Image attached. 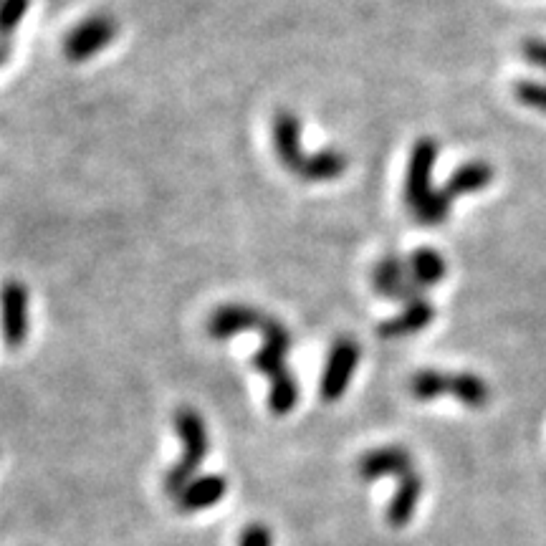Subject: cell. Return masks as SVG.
<instances>
[{
    "label": "cell",
    "mask_w": 546,
    "mask_h": 546,
    "mask_svg": "<svg viewBox=\"0 0 546 546\" xmlns=\"http://www.w3.org/2000/svg\"><path fill=\"white\" fill-rule=\"evenodd\" d=\"M13 54V38H0V66H6V61Z\"/></svg>",
    "instance_id": "cell-23"
},
{
    "label": "cell",
    "mask_w": 546,
    "mask_h": 546,
    "mask_svg": "<svg viewBox=\"0 0 546 546\" xmlns=\"http://www.w3.org/2000/svg\"><path fill=\"white\" fill-rule=\"evenodd\" d=\"M119 36L117 18L109 13H91L76 23L64 38V56L71 64H84L97 54L107 51Z\"/></svg>",
    "instance_id": "cell-3"
},
{
    "label": "cell",
    "mask_w": 546,
    "mask_h": 546,
    "mask_svg": "<svg viewBox=\"0 0 546 546\" xmlns=\"http://www.w3.org/2000/svg\"><path fill=\"white\" fill-rule=\"evenodd\" d=\"M301 119L299 114H294L291 109H281L273 117V127H271V140H273V150H276V157H279L281 165L294 175V170L299 167V162L304 160L309 152H304L301 147Z\"/></svg>",
    "instance_id": "cell-9"
},
{
    "label": "cell",
    "mask_w": 546,
    "mask_h": 546,
    "mask_svg": "<svg viewBox=\"0 0 546 546\" xmlns=\"http://www.w3.org/2000/svg\"><path fill=\"white\" fill-rule=\"evenodd\" d=\"M433 319H435L433 304H430L425 296H420V299L410 301V304H402L400 314L390 316V319L377 324V337L380 339L413 337V334L428 329Z\"/></svg>",
    "instance_id": "cell-11"
},
{
    "label": "cell",
    "mask_w": 546,
    "mask_h": 546,
    "mask_svg": "<svg viewBox=\"0 0 546 546\" xmlns=\"http://www.w3.org/2000/svg\"><path fill=\"white\" fill-rule=\"evenodd\" d=\"M445 372L440 370H420L415 372L413 380H410V392H413L415 400H435V397L445 395Z\"/></svg>",
    "instance_id": "cell-18"
},
{
    "label": "cell",
    "mask_w": 546,
    "mask_h": 546,
    "mask_svg": "<svg viewBox=\"0 0 546 546\" xmlns=\"http://www.w3.org/2000/svg\"><path fill=\"white\" fill-rule=\"evenodd\" d=\"M0 334L8 349H21L31 334V296L23 281L0 284Z\"/></svg>",
    "instance_id": "cell-4"
},
{
    "label": "cell",
    "mask_w": 546,
    "mask_h": 546,
    "mask_svg": "<svg viewBox=\"0 0 546 546\" xmlns=\"http://www.w3.org/2000/svg\"><path fill=\"white\" fill-rule=\"evenodd\" d=\"M407 268H410V276H413L415 284L423 291L433 289V286H438L448 276V263H445V258L435 248H415L407 256Z\"/></svg>",
    "instance_id": "cell-17"
},
{
    "label": "cell",
    "mask_w": 546,
    "mask_h": 546,
    "mask_svg": "<svg viewBox=\"0 0 546 546\" xmlns=\"http://www.w3.org/2000/svg\"><path fill=\"white\" fill-rule=\"evenodd\" d=\"M349 160L344 152L327 147V150L309 152L304 160L299 162V167L294 170V175L304 182H332L337 177H342L347 172Z\"/></svg>",
    "instance_id": "cell-13"
},
{
    "label": "cell",
    "mask_w": 546,
    "mask_h": 546,
    "mask_svg": "<svg viewBox=\"0 0 546 546\" xmlns=\"http://www.w3.org/2000/svg\"><path fill=\"white\" fill-rule=\"evenodd\" d=\"M420 496H423V478L415 471L400 476L395 496H392L390 506H387V521H390V526L402 529V526L410 524L415 509H418Z\"/></svg>",
    "instance_id": "cell-14"
},
{
    "label": "cell",
    "mask_w": 546,
    "mask_h": 546,
    "mask_svg": "<svg viewBox=\"0 0 546 546\" xmlns=\"http://www.w3.org/2000/svg\"><path fill=\"white\" fill-rule=\"evenodd\" d=\"M256 332L261 334V349L253 354V370L268 377L271 387H268V410L273 415H289L296 405H299V385H296L294 372L289 370V352H291V332L284 322H279L276 316L263 311L261 322H258Z\"/></svg>",
    "instance_id": "cell-1"
},
{
    "label": "cell",
    "mask_w": 546,
    "mask_h": 546,
    "mask_svg": "<svg viewBox=\"0 0 546 546\" xmlns=\"http://www.w3.org/2000/svg\"><path fill=\"white\" fill-rule=\"evenodd\" d=\"M438 162V142L433 137H420L410 150L405 175V205L410 213H418L433 198V170Z\"/></svg>",
    "instance_id": "cell-6"
},
{
    "label": "cell",
    "mask_w": 546,
    "mask_h": 546,
    "mask_svg": "<svg viewBox=\"0 0 546 546\" xmlns=\"http://www.w3.org/2000/svg\"><path fill=\"white\" fill-rule=\"evenodd\" d=\"M238 546H273V536L263 524H248L238 536Z\"/></svg>",
    "instance_id": "cell-21"
},
{
    "label": "cell",
    "mask_w": 546,
    "mask_h": 546,
    "mask_svg": "<svg viewBox=\"0 0 546 546\" xmlns=\"http://www.w3.org/2000/svg\"><path fill=\"white\" fill-rule=\"evenodd\" d=\"M225 493H228V481H225V476H218V473L195 476L193 481L175 496L177 511H182V514H195V511L210 509V506H215L218 501H223Z\"/></svg>",
    "instance_id": "cell-12"
},
{
    "label": "cell",
    "mask_w": 546,
    "mask_h": 546,
    "mask_svg": "<svg viewBox=\"0 0 546 546\" xmlns=\"http://www.w3.org/2000/svg\"><path fill=\"white\" fill-rule=\"evenodd\" d=\"M514 94L524 107L546 114V84H536V81H519V84L514 86Z\"/></svg>",
    "instance_id": "cell-20"
},
{
    "label": "cell",
    "mask_w": 546,
    "mask_h": 546,
    "mask_svg": "<svg viewBox=\"0 0 546 546\" xmlns=\"http://www.w3.org/2000/svg\"><path fill=\"white\" fill-rule=\"evenodd\" d=\"M413 471V455L402 445H385V448L367 450L359 458L357 473L362 481H377L387 476H405Z\"/></svg>",
    "instance_id": "cell-10"
},
{
    "label": "cell",
    "mask_w": 546,
    "mask_h": 546,
    "mask_svg": "<svg viewBox=\"0 0 546 546\" xmlns=\"http://www.w3.org/2000/svg\"><path fill=\"white\" fill-rule=\"evenodd\" d=\"M362 359V349L359 342L352 337H337L327 352V362H324L322 380H319V395L327 402H337L349 390L354 372Z\"/></svg>",
    "instance_id": "cell-5"
},
{
    "label": "cell",
    "mask_w": 546,
    "mask_h": 546,
    "mask_svg": "<svg viewBox=\"0 0 546 546\" xmlns=\"http://www.w3.org/2000/svg\"><path fill=\"white\" fill-rule=\"evenodd\" d=\"M491 180H493V167L488 165V162L473 160L458 167V170L448 177L445 188L440 190H443L445 198L453 203V200L461 198V195H471V193H478V190L488 188Z\"/></svg>",
    "instance_id": "cell-15"
},
{
    "label": "cell",
    "mask_w": 546,
    "mask_h": 546,
    "mask_svg": "<svg viewBox=\"0 0 546 546\" xmlns=\"http://www.w3.org/2000/svg\"><path fill=\"white\" fill-rule=\"evenodd\" d=\"M263 311L256 309L251 304H220L218 309H213V314L208 316L205 322V332L215 342H223V339H231L241 332H256L258 322H261Z\"/></svg>",
    "instance_id": "cell-8"
},
{
    "label": "cell",
    "mask_w": 546,
    "mask_h": 546,
    "mask_svg": "<svg viewBox=\"0 0 546 546\" xmlns=\"http://www.w3.org/2000/svg\"><path fill=\"white\" fill-rule=\"evenodd\" d=\"M372 286L380 296L392 301H402V304H410V301L420 299L425 294L418 284L410 276V268H407V258L390 256L380 258V263L372 271Z\"/></svg>",
    "instance_id": "cell-7"
},
{
    "label": "cell",
    "mask_w": 546,
    "mask_h": 546,
    "mask_svg": "<svg viewBox=\"0 0 546 546\" xmlns=\"http://www.w3.org/2000/svg\"><path fill=\"white\" fill-rule=\"evenodd\" d=\"M445 395H453L471 410H481L491 400V390L486 382L473 372H445Z\"/></svg>",
    "instance_id": "cell-16"
},
{
    "label": "cell",
    "mask_w": 546,
    "mask_h": 546,
    "mask_svg": "<svg viewBox=\"0 0 546 546\" xmlns=\"http://www.w3.org/2000/svg\"><path fill=\"white\" fill-rule=\"evenodd\" d=\"M28 8H31V0H0V38H13Z\"/></svg>",
    "instance_id": "cell-19"
},
{
    "label": "cell",
    "mask_w": 546,
    "mask_h": 546,
    "mask_svg": "<svg viewBox=\"0 0 546 546\" xmlns=\"http://www.w3.org/2000/svg\"><path fill=\"white\" fill-rule=\"evenodd\" d=\"M175 433L182 443V455L180 461L165 473V481H162V486H165V491L170 493V496H177L182 488L193 481L198 466L210 453L208 428H205L203 415H200L198 410H193V407H180V410H177Z\"/></svg>",
    "instance_id": "cell-2"
},
{
    "label": "cell",
    "mask_w": 546,
    "mask_h": 546,
    "mask_svg": "<svg viewBox=\"0 0 546 546\" xmlns=\"http://www.w3.org/2000/svg\"><path fill=\"white\" fill-rule=\"evenodd\" d=\"M521 51H524V56L531 64L546 69V41H541V38H529V41H524Z\"/></svg>",
    "instance_id": "cell-22"
}]
</instances>
